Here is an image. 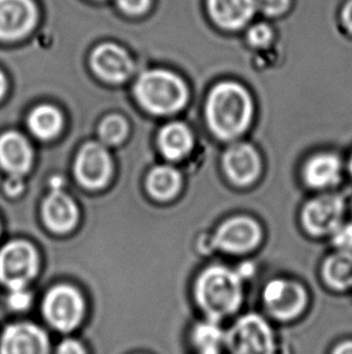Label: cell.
I'll return each mask as SVG.
<instances>
[{"label": "cell", "mask_w": 352, "mask_h": 354, "mask_svg": "<svg viewBox=\"0 0 352 354\" xmlns=\"http://www.w3.org/2000/svg\"><path fill=\"white\" fill-rule=\"evenodd\" d=\"M253 106L248 91L237 82H221L210 93L206 116L219 138L233 139L248 129Z\"/></svg>", "instance_id": "1"}, {"label": "cell", "mask_w": 352, "mask_h": 354, "mask_svg": "<svg viewBox=\"0 0 352 354\" xmlns=\"http://www.w3.org/2000/svg\"><path fill=\"white\" fill-rule=\"evenodd\" d=\"M195 297L213 322L228 316L238 310L242 301L239 274L222 266L206 268L198 278Z\"/></svg>", "instance_id": "2"}, {"label": "cell", "mask_w": 352, "mask_h": 354, "mask_svg": "<svg viewBox=\"0 0 352 354\" xmlns=\"http://www.w3.org/2000/svg\"><path fill=\"white\" fill-rule=\"evenodd\" d=\"M139 102L153 114L166 115L185 106L188 92L184 82L168 71H150L135 85Z\"/></svg>", "instance_id": "3"}, {"label": "cell", "mask_w": 352, "mask_h": 354, "mask_svg": "<svg viewBox=\"0 0 352 354\" xmlns=\"http://www.w3.org/2000/svg\"><path fill=\"white\" fill-rule=\"evenodd\" d=\"M232 354H274L271 326L262 317L248 315L239 319L227 336Z\"/></svg>", "instance_id": "4"}, {"label": "cell", "mask_w": 352, "mask_h": 354, "mask_svg": "<svg viewBox=\"0 0 352 354\" xmlns=\"http://www.w3.org/2000/svg\"><path fill=\"white\" fill-rule=\"evenodd\" d=\"M37 273V254L26 242H11L0 250V282L23 289Z\"/></svg>", "instance_id": "5"}, {"label": "cell", "mask_w": 352, "mask_h": 354, "mask_svg": "<svg viewBox=\"0 0 352 354\" xmlns=\"http://www.w3.org/2000/svg\"><path fill=\"white\" fill-rule=\"evenodd\" d=\"M43 316L58 330L75 329L84 316L81 295L69 286L53 288L43 300Z\"/></svg>", "instance_id": "6"}, {"label": "cell", "mask_w": 352, "mask_h": 354, "mask_svg": "<svg viewBox=\"0 0 352 354\" xmlns=\"http://www.w3.org/2000/svg\"><path fill=\"white\" fill-rule=\"evenodd\" d=\"M263 297L269 312L279 319L295 318L306 305L304 288L291 281H271L266 284Z\"/></svg>", "instance_id": "7"}, {"label": "cell", "mask_w": 352, "mask_h": 354, "mask_svg": "<svg viewBox=\"0 0 352 354\" xmlns=\"http://www.w3.org/2000/svg\"><path fill=\"white\" fill-rule=\"evenodd\" d=\"M38 9L33 0H0V40H17L34 28Z\"/></svg>", "instance_id": "8"}, {"label": "cell", "mask_w": 352, "mask_h": 354, "mask_svg": "<svg viewBox=\"0 0 352 354\" xmlns=\"http://www.w3.org/2000/svg\"><path fill=\"white\" fill-rule=\"evenodd\" d=\"M260 239L261 229L256 221L248 216H235L219 227L214 243L224 252L240 254L255 248Z\"/></svg>", "instance_id": "9"}, {"label": "cell", "mask_w": 352, "mask_h": 354, "mask_svg": "<svg viewBox=\"0 0 352 354\" xmlns=\"http://www.w3.org/2000/svg\"><path fill=\"white\" fill-rule=\"evenodd\" d=\"M343 213L344 202L340 197L324 195L314 198L305 206L303 223L310 234L324 235L338 229Z\"/></svg>", "instance_id": "10"}, {"label": "cell", "mask_w": 352, "mask_h": 354, "mask_svg": "<svg viewBox=\"0 0 352 354\" xmlns=\"http://www.w3.org/2000/svg\"><path fill=\"white\" fill-rule=\"evenodd\" d=\"M48 351L46 334L29 323L8 326L0 340V354H48Z\"/></svg>", "instance_id": "11"}, {"label": "cell", "mask_w": 352, "mask_h": 354, "mask_svg": "<svg viewBox=\"0 0 352 354\" xmlns=\"http://www.w3.org/2000/svg\"><path fill=\"white\" fill-rule=\"evenodd\" d=\"M111 173L109 153L100 144L88 143L80 150L75 161V174L82 185L90 189L108 182Z\"/></svg>", "instance_id": "12"}, {"label": "cell", "mask_w": 352, "mask_h": 354, "mask_svg": "<svg viewBox=\"0 0 352 354\" xmlns=\"http://www.w3.org/2000/svg\"><path fill=\"white\" fill-rule=\"evenodd\" d=\"M224 171L237 185H248L256 180L261 171L257 151L248 144H235L226 151Z\"/></svg>", "instance_id": "13"}, {"label": "cell", "mask_w": 352, "mask_h": 354, "mask_svg": "<svg viewBox=\"0 0 352 354\" xmlns=\"http://www.w3.org/2000/svg\"><path fill=\"white\" fill-rule=\"evenodd\" d=\"M90 62L93 71L108 82H124L133 69L128 53L115 44H103L95 48Z\"/></svg>", "instance_id": "14"}, {"label": "cell", "mask_w": 352, "mask_h": 354, "mask_svg": "<svg viewBox=\"0 0 352 354\" xmlns=\"http://www.w3.org/2000/svg\"><path fill=\"white\" fill-rule=\"evenodd\" d=\"M215 24L227 30L243 28L257 10L256 0H208Z\"/></svg>", "instance_id": "15"}, {"label": "cell", "mask_w": 352, "mask_h": 354, "mask_svg": "<svg viewBox=\"0 0 352 354\" xmlns=\"http://www.w3.org/2000/svg\"><path fill=\"white\" fill-rule=\"evenodd\" d=\"M32 150L28 142L19 133L9 132L0 137V165L8 172L19 176L28 171Z\"/></svg>", "instance_id": "16"}, {"label": "cell", "mask_w": 352, "mask_h": 354, "mask_svg": "<svg viewBox=\"0 0 352 354\" xmlns=\"http://www.w3.org/2000/svg\"><path fill=\"white\" fill-rule=\"evenodd\" d=\"M43 212L46 225L56 232L72 230L77 223V206L70 197L61 192H53L45 200Z\"/></svg>", "instance_id": "17"}, {"label": "cell", "mask_w": 352, "mask_h": 354, "mask_svg": "<svg viewBox=\"0 0 352 354\" xmlns=\"http://www.w3.org/2000/svg\"><path fill=\"white\" fill-rule=\"evenodd\" d=\"M340 161L331 153L310 158L304 169L305 182L313 187H327L337 184L340 178Z\"/></svg>", "instance_id": "18"}, {"label": "cell", "mask_w": 352, "mask_h": 354, "mask_svg": "<svg viewBox=\"0 0 352 354\" xmlns=\"http://www.w3.org/2000/svg\"><path fill=\"white\" fill-rule=\"evenodd\" d=\"M159 147L166 158L170 160L184 158L192 148L190 129L180 122L167 124L159 134Z\"/></svg>", "instance_id": "19"}, {"label": "cell", "mask_w": 352, "mask_h": 354, "mask_svg": "<svg viewBox=\"0 0 352 354\" xmlns=\"http://www.w3.org/2000/svg\"><path fill=\"white\" fill-rule=\"evenodd\" d=\"M324 276L326 282L335 289L352 287V254L340 252L329 257L324 263Z\"/></svg>", "instance_id": "20"}, {"label": "cell", "mask_w": 352, "mask_h": 354, "mask_svg": "<svg viewBox=\"0 0 352 354\" xmlns=\"http://www.w3.org/2000/svg\"><path fill=\"white\" fill-rule=\"evenodd\" d=\"M29 129L40 139L55 137L62 129V116L52 106H39L28 119Z\"/></svg>", "instance_id": "21"}, {"label": "cell", "mask_w": 352, "mask_h": 354, "mask_svg": "<svg viewBox=\"0 0 352 354\" xmlns=\"http://www.w3.org/2000/svg\"><path fill=\"white\" fill-rule=\"evenodd\" d=\"M180 174L174 168L157 167L150 173L148 187L153 197L159 200H168L174 196L180 189Z\"/></svg>", "instance_id": "22"}, {"label": "cell", "mask_w": 352, "mask_h": 354, "mask_svg": "<svg viewBox=\"0 0 352 354\" xmlns=\"http://www.w3.org/2000/svg\"><path fill=\"white\" fill-rule=\"evenodd\" d=\"M222 337L221 329L215 322L202 323L193 331V341L202 354H219Z\"/></svg>", "instance_id": "23"}, {"label": "cell", "mask_w": 352, "mask_h": 354, "mask_svg": "<svg viewBox=\"0 0 352 354\" xmlns=\"http://www.w3.org/2000/svg\"><path fill=\"white\" fill-rule=\"evenodd\" d=\"M99 134L104 143H119L127 134V124L119 116H109L100 124Z\"/></svg>", "instance_id": "24"}, {"label": "cell", "mask_w": 352, "mask_h": 354, "mask_svg": "<svg viewBox=\"0 0 352 354\" xmlns=\"http://www.w3.org/2000/svg\"><path fill=\"white\" fill-rule=\"evenodd\" d=\"M271 38H273V32H271V27L266 26V24H255L253 27L248 29V43L253 46H257V48L266 46L271 43Z\"/></svg>", "instance_id": "25"}, {"label": "cell", "mask_w": 352, "mask_h": 354, "mask_svg": "<svg viewBox=\"0 0 352 354\" xmlns=\"http://www.w3.org/2000/svg\"><path fill=\"white\" fill-rule=\"evenodd\" d=\"M291 0H256L257 10L266 16H279L290 8Z\"/></svg>", "instance_id": "26"}, {"label": "cell", "mask_w": 352, "mask_h": 354, "mask_svg": "<svg viewBox=\"0 0 352 354\" xmlns=\"http://www.w3.org/2000/svg\"><path fill=\"white\" fill-rule=\"evenodd\" d=\"M333 242L343 252L350 253V250H352V224L342 227L339 226L333 232Z\"/></svg>", "instance_id": "27"}, {"label": "cell", "mask_w": 352, "mask_h": 354, "mask_svg": "<svg viewBox=\"0 0 352 354\" xmlns=\"http://www.w3.org/2000/svg\"><path fill=\"white\" fill-rule=\"evenodd\" d=\"M117 5L126 14L140 15L148 11L151 0H117Z\"/></svg>", "instance_id": "28"}, {"label": "cell", "mask_w": 352, "mask_h": 354, "mask_svg": "<svg viewBox=\"0 0 352 354\" xmlns=\"http://www.w3.org/2000/svg\"><path fill=\"white\" fill-rule=\"evenodd\" d=\"M30 301H32L30 294L24 292L23 289L12 290L11 295L9 297L10 306L12 307L14 310H19V311L28 308Z\"/></svg>", "instance_id": "29"}, {"label": "cell", "mask_w": 352, "mask_h": 354, "mask_svg": "<svg viewBox=\"0 0 352 354\" xmlns=\"http://www.w3.org/2000/svg\"><path fill=\"white\" fill-rule=\"evenodd\" d=\"M57 354H86L81 344L75 340H67L58 347Z\"/></svg>", "instance_id": "30"}, {"label": "cell", "mask_w": 352, "mask_h": 354, "mask_svg": "<svg viewBox=\"0 0 352 354\" xmlns=\"http://www.w3.org/2000/svg\"><path fill=\"white\" fill-rule=\"evenodd\" d=\"M342 19H343L345 28L348 29L350 33H352V0H349L348 3L344 5L343 11H342Z\"/></svg>", "instance_id": "31"}, {"label": "cell", "mask_w": 352, "mask_h": 354, "mask_svg": "<svg viewBox=\"0 0 352 354\" xmlns=\"http://www.w3.org/2000/svg\"><path fill=\"white\" fill-rule=\"evenodd\" d=\"M333 354H352V341L343 342L334 350Z\"/></svg>", "instance_id": "32"}, {"label": "cell", "mask_w": 352, "mask_h": 354, "mask_svg": "<svg viewBox=\"0 0 352 354\" xmlns=\"http://www.w3.org/2000/svg\"><path fill=\"white\" fill-rule=\"evenodd\" d=\"M5 92V79L4 75L0 73V97L4 95Z\"/></svg>", "instance_id": "33"}, {"label": "cell", "mask_w": 352, "mask_h": 354, "mask_svg": "<svg viewBox=\"0 0 352 354\" xmlns=\"http://www.w3.org/2000/svg\"><path fill=\"white\" fill-rule=\"evenodd\" d=\"M350 168H351V172H352V158H351V162H350Z\"/></svg>", "instance_id": "34"}]
</instances>
